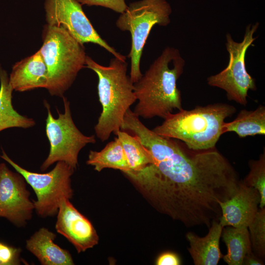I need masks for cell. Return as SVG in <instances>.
<instances>
[{
  "mask_svg": "<svg viewBox=\"0 0 265 265\" xmlns=\"http://www.w3.org/2000/svg\"><path fill=\"white\" fill-rule=\"evenodd\" d=\"M85 67L98 76V94L102 110L94 127L97 137L107 140L120 130L125 115L136 101L133 83L127 75L128 64L115 57L108 66L98 63L86 56Z\"/></svg>",
  "mask_w": 265,
  "mask_h": 265,
  "instance_id": "cell-3",
  "label": "cell"
},
{
  "mask_svg": "<svg viewBox=\"0 0 265 265\" xmlns=\"http://www.w3.org/2000/svg\"><path fill=\"white\" fill-rule=\"evenodd\" d=\"M47 25L62 26L82 44L92 43L104 48L114 57L126 60L98 33L77 0H45Z\"/></svg>",
  "mask_w": 265,
  "mask_h": 265,
  "instance_id": "cell-10",
  "label": "cell"
},
{
  "mask_svg": "<svg viewBox=\"0 0 265 265\" xmlns=\"http://www.w3.org/2000/svg\"><path fill=\"white\" fill-rule=\"evenodd\" d=\"M243 265H264V263L261 259L255 255L252 251H251L245 256L242 263Z\"/></svg>",
  "mask_w": 265,
  "mask_h": 265,
  "instance_id": "cell-27",
  "label": "cell"
},
{
  "mask_svg": "<svg viewBox=\"0 0 265 265\" xmlns=\"http://www.w3.org/2000/svg\"><path fill=\"white\" fill-rule=\"evenodd\" d=\"M172 12L171 6L166 0H139L130 3L117 19V27L122 31H129L131 35L128 57L131 59L130 77L133 83L143 75L140 71V60L152 27L157 25L168 26L171 22Z\"/></svg>",
  "mask_w": 265,
  "mask_h": 265,
  "instance_id": "cell-6",
  "label": "cell"
},
{
  "mask_svg": "<svg viewBox=\"0 0 265 265\" xmlns=\"http://www.w3.org/2000/svg\"><path fill=\"white\" fill-rule=\"evenodd\" d=\"M81 5L100 6L121 14L127 9L126 0H77Z\"/></svg>",
  "mask_w": 265,
  "mask_h": 265,
  "instance_id": "cell-25",
  "label": "cell"
},
{
  "mask_svg": "<svg viewBox=\"0 0 265 265\" xmlns=\"http://www.w3.org/2000/svg\"><path fill=\"white\" fill-rule=\"evenodd\" d=\"M181 260L179 256L174 252L167 251L160 254L157 258V265H180Z\"/></svg>",
  "mask_w": 265,
  "mask_h": 265,
  "instance_id": "cell-26",
  "label": "cell"
},
{
  "mask_svg": "<svg viewBox=\"0 0 265 265\" xmlns=\"http://www.w3.org/2000/svg\"><path fill=\"white\" fill-rule=\"evenodd\" d=\"M13 90L24 92L37 88H47L48 70L40 51L17 62L9 78Z\"/></svg>",
  "mask_w": 265,
  "mask_h": 265,
  "instance_id": "cell-14",
  "label": "cell"
},
{
  "mask_svg": "<svg viewBox=\"0 0 265 265\" xmlns=\"http://www.w3.org/2000/svg\"><path fill=\"white\" fill-rule=\"evenodd\" d=\"M251 248L255 255L260 259L265 256V208L260 209L247 227Z\"/></svg>",
  "mask_w": 265,
  "mask_h": 265,
  "instance_id": "cell-23",
  "label": "cell"
},
{
  "mask_svg": "<svg viewBox=\"0 0 265 265\" xmlns=\"http://www.w3.org/2000/svg\"><path fill=\"white\" fill-rule=\"evenodd\" d=\"M86 163L94 166V170L98 172L105 168L118 169L123 173L130 170L122 146L117 137L101 151H90Z\"/></svg>",
  "mask_w": 265,
  "mask_h": 265,
  "instance_id": "cell-20",
  "label": "cell"
},
{
  "mask_svg": "<svg viewBox=\"0 0 265 265\" xmlns=\"http://www.w3.org/2000/svg\"><path fill=\"white\" fill-rule=\"evenodd\" d=\"M26 183L21 174L0 163V217L17 227L26 225L34 210Z\"/></svg>",
  "mask_w": 265,
  "mask_h": 265,
  "instance_id": "cell-11",
  "label": "cell"
},
{
  "mask_svg": "<svg viewBox=\"0 0 265 265\" xmlns=\"http://www.w3.org/2000/svg\"><path fill=\"white\" fill-rule=\"evenodd\" d=\"M121 129L137 136L153 163L124 173L139 187L160 212L187 227L209 228L221 214L220 202L230 199L240 181L234 168L215 148L194 151L147 128L133 112Z\"/></svg>",
  "mask_w": 265,
  "mask_h": 265,
  "instance_id": "cell-1",
  "label": "cell"
},
{
  "mask_svg": "<svg viewBox=\"0 0 265 265\" xmlns=\"http://www.w3.org/2000/svg\"><path fill=\"white\" fill-rule=\"evenodd\" d=\"M223 227L219 221H214L209 232L200 237L193 232L186 235L189 246L187 248L195 265H217L223 257L219 247Z\"/></svg>",
  "mask_w": 265,
  "mask_h": 265,
  "instance_id": "cell-16",
  "label": "cell"
},
{
  "mask_svg": "<svg viewBox=\"0 0 265 265\" xmlns=\"http://www.w3.org/2000/svg\"><path fill=\"white\" fill-rule=\"evenodd\" d=\"M0 132L11 128L27 129L35 125L34 120L16 111L12 104L13 90L6 72L0 68Z\"/></svg>",
  "mask_w": 265,
  "mask_h": 265,
  "instance_id": "cell-17",
  "label": "cell"
},
{
  "mask_svg": "<svg viewBox=\"0 0 265 265\" xmlns=\"http://www.w3.org/2000/svg\"><path fill=\"white\" fill-rule=\"evenodd\" d=\"M55 228L80 253L98 243L99 237L90 221L80 212L70 202L63 199L57 213Z\"/></svg>",
  "mask_w": 265,
  "mask_h": 265,
  "instance_id": "cell-12",
  "label": "cell"
},
{
  "mask_svg": "<svg viewBox=\"0 0 265 265\" xmlns=\"http://www.w3.org/2000/svg\"><path fill=\"white\" fill-rule=\"evenodd\" d=\"M115 135L122 146L129 166V171H137L153 163L152 154L137 136H132L121 130Z\"/></svg>",
  "mask_w": 265,
  "mask_h": 265,
  "instance_id": "cell-21",
  "label": "cell"
},
{
  "mask_svg": "<svg viewBox=\"0 0 265 265\" xmlns=\"http://www.w3.org/2000/svg\"><path fill=\"white\" fill-rule=\"evenodd\" d=\"M39 51L48 70L46 89L52 96L63 97L85 65L83 45L63 26L47 25Z\"/></svg>",
  "mask_w": 265,
  "mask_h": 265,
  "instance_id": "cell-5",
  "label": "cell"
},
{
  "mask_svg": "<svg viewBox=\"0 0 265 265\" xmlns=\"http://www.w3.org/2000/svg\"><path fill=\"white\" fill-rule=\"evenodd\" d=\"M185 60L178 49L167 47L140 79L133 83L138 101L133 112L139 118H164L175 109H183L177 82L184 72Z\"/></svg>",
  "mask_w": 265,
  "mask_h": 265,
  "instance_id": "cell-2",
  "label": "cell"
},
{
  "mask_svg": "<svg viewBox=\"0 0 265 265\" xmlns=\"http://www.w3.org/2000/svg\"><path fill=\"white\" fill-rule=\"evenodd\" d=\"M21 249L0 242V265L20 264Z\"/></svg>",
  "mask_w": 265,
  "mask_h": 265,
  "instance_id": "cell-24",
  "label": "cell"
},
{
  "mask_svg": "<svg viewBox=\"0 0 265 265\" xmlns=\"http://www.w3.org/2000/svg\"><path fill=\"white\" fill-rule=\"evenodd\" d=\"M56 235L42 227L26 240V249L42 265H73L74 263L70 252L55 244Z\"/></svg>",
  "mask_w": 265,
  "mask_h": 265,
  "instance_id": "cell-15",
  "label": "cell"
},
{
  "mask_svg": "<svg viewBox=\"0 0 265 265\" xmlns=\"http://www.w3.org/2000/svg\"><path fill=\"white\" fill-rule=\"evenodd\" d=\"M64 112L58 111V117L55 118L50 110V106L44 101L48 115L46 119V133L50 144L49 155L40 167L42 171L58 161H63L76 169L78 164L80 151L87 144L95 143L94 135H84L75 125L71 115L70 102L63 97Z\"/></svg>",
  "mask_w": 265,
  "mask_h": 265,
  "instance_id": "cell-8",
  "label": "cell"
},
{
  "mask_svg": "<svg viewBox=\"0 0 265 265\" xmlns=\"http://www.w3.org/2000/svg\"><path fill=\"white\" fill-rule=\"evenodd\" d=\"M261 201L258 190L241 180L238 190L229 200L220 202L221 226L247 227L259 210Z\"/></svg>",
  "mask_w": 265,
  "mask_h": 265,
  "instance_id": "cell-13",
  "label": "cell"
},
{
  "mask_svg": "<svg viewBox=\"0 0 265 265\" xmlns=\"http://www.w3.org/2000/svg\"><path fill=\"white\" fill-rule=\"evenodd\" d=\"M236 111L234 106L224 103L197 106L189 110L183 108L169 114L152 131L163 137L181 140L192 150L213 149L223 134L225 120Z\"/></svg>",
  "mask_w": 265,
  "mask_h": 265,
  "instance_id": "cell-4",
  "label": "cell"
},
{
  "mask_svg": "<svg viewBox=\"0 0 265 265\" xmlns=\"http://www.w3.org/2000/svg\"><path fill=\"white\" fill-rule=\"evenodd\" d=\"M0 158L21 174L34 190L36 200H33L34 210L41 217L56 215L61 202L70 199L73 195L71 177L75 169L63 161H58L50 172L39 173L29 171L12 160L2 149Z\"/></svg>",
  "mask_w": 265,
  "mask_h": 265,
  "instance_id": "cell-7",
  "label": "cell"
},
{
  "mask_svg": "<svg viewBox=\"0 0 265 265\" xmlns=\"http://www.w3.org/2000/svg\"><path fill=\"white\" fill-rule=\"evenodd\" d=\"M221 236L227 248L222 257L224 262L229 265H242L245 256L252 251L248 228L225 226Z\"/></svg>",
  "mask_w": 265,
  "mask_h": 265,
  "instance_id": "cell-18",
  "label": "cell"
},
{
  "mask_svg": "<svg viewBox=\"0 0 265 265\" xmlns=\"http://www.w3.org/2000/svg\"><path fill=\"white\" fill-rule=\"evenodd\" d=\"M259 26L258 22L247 26L240 42L235 41L230 33L226 34V47L229 54V63L220 72L207 79L209 85L224 90L227 99L244 106L247 103L248 91L257 89L255 79L246 69L245 58L248 48L256 39L254 35Z\"/></svg>",
  "mask_w": 265,
  "mask_h": 265,
  "instance_id": "cell-9",
  "label": "cell"
},
{
  "mask_svg": "<svg viewBox=\"0 0 265 265\" xmlns=\"http://www.w3.org/2000/svg\"><path fill=\"white\" fill-rule=\"evenodd\" d=\"M250 171L242 180L247 186L256 189L259 192L261 201L260 209L265 206V152L262 153L258 159L249 161Z\"/></svg>",
  "mask_w": 265,
  "mask_h": 265,
  "instance_id": "cell-22",
  "label": "cell"
},
{
  "mask_svg": "<svg viewBox=\"0 0 265 265\" xmlns=\"http://www.w3.org/2000/svg\"><path fill=\"white\" fill-rule=\"evenodd\" d=\"M236 132L239 137L265 134V107L260 105L254 110L242 109L232 121L225 122L223 133Z\"/></svg>",
  "mask_w": 265,
  "mask_h": 265,
  "instance_id": "cell-19",
  "label": "cell"
}]
</instances>
